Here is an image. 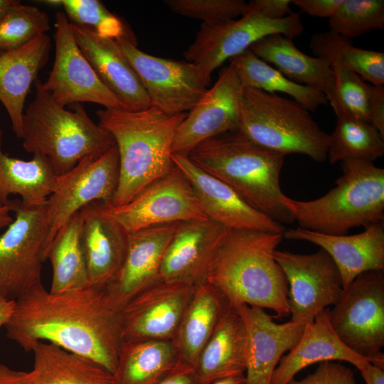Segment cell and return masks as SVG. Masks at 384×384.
<instances>
[{
    "label": "cell",
    "instance_id": "83f0119b",
    "mask_svg": "<svg viewBox=\"0 0 384 384\" xmlns=\"http://www.w3.org/2000/svg\"><path fill=\"white\" fill-rule=\"evenodd\" d=\"M250 49L292 81L321 92L328 101L332 98L335 75L331 65L322 58L301 51L292 38L272 34L258 41Z\"/></svg>",
    "mask_w": 384,
    "mask_h": 384
},
{
    "label": "cell",
    "instance_id": "f1b7e54d",
    "mask_svg": "<svg viewBox=\"0 0 384 384\" xmlns=\"http://www.w3.org/2000/svg\"><path fill=\"white\" fill-rule=\"evenodd\" d=\"M247 333L244 322L231 308L203 348L195 369L204 384L245 374Z\"/></svg>",
    "mask_w": 384,
    "mask_h": 384
},
{
    "label": "cell",
    "instance_id": "8992f818",
    "mask_svg": "<svg viewBox=\"0 0 384 384\" xmlns=\"http://www.w3.org/2000/svg\"><path fill=\"white\" fill-rule=\"evenodd\" d=\"M35 96L23 117L22 145L28 153L50 161L56 175H62L87 156H99L112 147V136L94 122L80 103L65 110L58 104L39 79Z\"/></svg>",
    "mask_w": 384,
    "mask_h": 384
},
{
    "label": "cell",
    "instance_id": "db71d44e",
    "mask_svg": "<svg viewBox=\"0 0 384 384\" xmlns=\"http://www.w3.org/2000/svg\"><path fill=\"white\" fill-rule=\"evenodd\" d=\"M1 206V205H0V206ZM3 206H4V205H3Z\"/></svg>",
    "mask_w": 384,
    "mask_h": 384
},
{
    "label": "cell",
    "instance_id": "9c48e42d",
    "mask_svg": "<svg viewBox=\"0 0 384 384\" xmlns=\"http://www.w3.org/2000/svg\"><path fill=\"white\" fill-rule=\"evenodd\" d=\"M332 329L349 348L384 369V273L365 272L343 289L329 309Z\"/></svg>",
    "mask_w": 384,
    "mask_h": 384
},
{
    "label": "cell",
    "instance_id": "8fae6325",
    "mask_svg": "<svg viewBox=\"0 0 384 384\" xmlns=\"http://www.w3.org/2000/svg\"><path fill=\"white\" fill-rule=\"evenodd\" d=\"M119 176L116 145L101 155L82 159L69 171L57 175L46 203L49 248L59 230L83 208L94 202L112 206Z\"/></svg>",
    "mask_w": 384,
    "mask_h": 384
},
{
    "label": "cell",
    "instance_id": "836d02e7",
    "mask_svg": "<svg viewBox=\"0 0 384 384\" xmlns=\"http://www.w3.org/2000/svg\"><path fill=\"white\" fill-rule=\"evenodd\" d=\"M309 48L316 57L331 67L341 68L358 75L373 85L384 84V53L357 48L351 39L331 31L314 33Z\"/></svg>",
    "mask_w": 384,
    "mask_h": 384
},
{
    "label": "cell",
    "instance_id": "ab89813d",
    "mask_svg": "<svg viewBox=\"0 0 384 384\" xmlns=\"http://www.w3.org/2000/svg\"><path fill=\"white\" fill-rule=\"evenodd\" d=\"M335 87L330 101L336 117L349 116L370 123L368 83L350 70L332 67Z\"/></svg>",
    "mask_w": 384,
    "mask_h": 384
},
{
    "label": "cell",
    "instance_id": "e0dca14e",
    "mask_svg": "<svg viewBox=\"0 0 384 384\" xmlns=\"http://www.w3.org/2000/svg\"><path fill=\"white\" fill-rule=\"evenodd\" d=\"M243 85L234 64L225 67L213 86L179 124L172 154L188 156L202 142L238 129Z\"/></svg>",
    "mask_w": 384,
    "mask_h": 384
},
{
    "label": "cell",
    "instance_id": "52a82bcc",
    "mask_svg": "<svg viewBox=\"0 0 384 384\" xmlns=\"http://www.w3.org/2000/svg\"><path fill=\"white\" fill-rule=\"evenodd\" d=\"M257 144L284 156L303 154L321 163L329 134L294 100L244 86L238 129Z\"/></svg>",
    "mask_w": 384,
    "mask_h": 384
},
{
    "label": "cell",
    "instance_id": "b9f144b4",
    "mask_svg": "<svg viewBox=\"0 0 384 384\" xmlns=\"http://www.w3.org/2000/svg\"><path fill=\"white\" fill-rule=\"evenodd\" d=\"M334 361L321 362L314 373L299 380L293 378L287 384H356L352 369Z\"/></svg>",
    "mask_w": 384,
    "mask_h": 384
},
{
    "label": "cell",
    "instance_id": "8d00e7d4",
    "mask_svg": "<svg viewBox=\"0 0 384 384\" xmlns=\"http://www.w3.org/2000/svg\"><path fill=\"white\" fill-rule=\"evenodd\" d=\"M61 5L70 23L90 28L98 35L112 39L123 37L137 45L134 33L117 16L97 0H52Z\"/></svg>",
    "mask_w": 384,
    "mask_h": 384
},
{
    "label": "cell",
    "instance_id": "ac0fdd59",
    "mask_svg": "<svg viewBox=\"0 0 384 384\" xmlns=\"http://www.w3.org/2000/svg\"><path fill=\"white\" fill-rule=\"evenodd\" d=\"M185 175L208 218L228 230H250L282 234L284 225L257 210L231 187L196 166L187 156L171 154Z\"/></svg>",
    "mask_w": 384,
    "mask_h": 384
},
{
    "label": "cell",
    "instance_id": "ee69618b",
    "mask_svg": "<svg viewBox=\"0 0 384 384\" xmlns=\"http://www.w3.org/2000/svg\"><path fill=\"white\" fill-rule=\"evenodd\" d=\"M370 124L384 137V87L368 83Z\"/></svg>",
    "mask_w": 384,
    "mask_h": 384
},
{
    "label": "cell",
    "instance_id": "bcb514c9",
    "mask_svg": "<svg viewBox=\"0 0 384 384\" xmlns=\"http://www.w3.org/2000/svg\"><path fill=\"white\" fill-rule=\"evenodd\" d=\"M159 384H204L195 367L178 358L175 366Z\"/></svg>",
    "mask_w": 384,
    "mask_h": 384
},
{
    "label": "cell",
    "instance_id": "484cf974",
    "mask_svg": "<svg viewBox=\"0 0 384 384\" xmlns=\"http://www.w3.org/2000/svg\"><path fill=\"white\" fill-rule=\"evenodd\" d=\"M50 48V38L43 33L18 48L0 53V101L10 117L14 132L20 139L26 97L46 64Z\"/></svg>",
    "mask_w": 384,
    "mask_h": 384
},
{
    "label": "cell",
    "instance_id": "603a6c76",
    "mask_svg": "<svg viewBox=\"0 0 384 384\" xmlns=\"http://www.w3.org/2000/svg\"><path fill=\"white\" fill-rule=\"evenodd\" d=\"M283 238L314 243L326 251L341 277L343 289L359 274L384 270V223L370 224L361 233L327 235L297 227L285 230Z\"/></svg>",
    "mask_w": 384,
    "mask_h": 384
},
{
    "label": "cell",
    "instance_id": "30bf717a",
    "mask_svg": "<svg viewBox=\"0 0 384 384\" xmlns=\"http://www.w3.org/2000/svg\"><path fill=\"white\" fill-rule=\"evenodd\" d=\"M304 26L299 13L281 19H270L248 12L238 19L203 23L193 42L183 52L186 60L199 70L208 87L212 73L226 60L240 55L262 38L282 34L290 38L300 36Z\"/></svg>",
    "mask_w": 384,
    "mask_h": 384
},
{
    "label": "cell",
    "instance_id": "5b68a950",
    "mask_svg": "<svg viewBox=\"0 0 384 384\" xmlns=\"http://www.w3.org/2000/svg\"><path fill=\"white\" fill-rule=\"evenodd\" d=\"M336 186L311 201L279 200L299 227L327 235H347L350 229L384 221V169L373 161L350 159L341 162Z\"/></svg>",
    "mask_w": 384,
    "mask_h": 384
},
{
    "label": "cell",
    "instance_id": "d4e9b609",
    "mask_svg": "<svg viewBox=\"0 0 384 384\" xmlns=\"http://www.w3.org/2000/svg\"><path fill=\"white\" fill-rule=\"evenodd\" d=\"M329 309L319 313L312 323L305 324L294 347L282 356L274 370L270 384H287L300 370L314 363L339 361L363 370L370 360L349 348L336 335L329 321Z\"/></svg>",
    "mask_w": 384,
    "mask_h": 384
},
{
    "label": "cell",
    "instance_id": "277c9868",
    "mask_svg": "<svg viewBox=\"0 0 384 384\" xmlns=\"http://www.w3.org/2000/svg\"><path fill=\"white\" fill-rule=\"evenodd\" d=\"M188 159L231 187L257 210L281 224L294 218L279 200V177L285 156L252 141L239 129L208 139Z\"/></svg>",
    "mask_w": 384,
    "mask_h": 384
},
{
    "label": "cell",
    "instance_id": "1f68e13d",
    "mask_svg": "<svg viewBox=\"0 0 384 384\" xmlns=\"http://www.w3.org/2000/svg\"><path fill=\"white\" fill-rule=\"evenodd\" d=\"M178 360L171 341H122L112 384H159Z\"/></svg>",
    "mask_w": 384,
    "mask_h": 384
},
{
    "label": "cell",
    "instance_id": "681fc988",
    "mask_svg": "<svg viewBox=\"0 0 384 384\" xmlns=\"http://www.w3.org/2000/svg\"><path fill=\"white\" fill-rule=\"evenodd\" d=\"M15 301L0 297V327L10 320L14 311Z\"/></svg>",
    "mask_w": 384,
    "mask_h": 384
},
{
    "label": "cell",
    "instance_id": "f907efd6",
    "mask_svg": "<svg viewBox=\"0 0 384 384\" xmlns=\"http://www.w3.org/2000/svg\"><path fill=\"white\" fill-rule=\"evenodd\" d=\"M11 208L9 203L0 206V228L8 227L14 220L11 216Z\"/></svg>",
    "mask_w": 384,
    "mask_h": 384
},
{
    "label": "cell",
    "instance_id": "60d3db41",
    "mask_svg": "<svg viewBox=\"0 0 384 384\" xmlns=\"http://www.w3.org/2000/svg\"><path fill=\"white\" fill-rule=\"evenodd\" d=\"M173 12L213 24L235 19L245 14L247 2L243 0H165Z\"/></svg>",
    "mask_w": 384,
    "mask_h": 384
},
{
    "label": "cell",
    "instance_id": "816d5d0a",
    "mask_svg": "<svg viewBox=\"0 0 384 384\" xmlns=\"http://www.w3.org/2000/svg\"><path fill=\"white\" fill-rule=\"evenodd\" d=\"M210 384H245V374H241L220 379Z\"/></svg>",
    "mask_w": 384,
    "mask_h": 384
},
{
    "label": "cell",
    "instance_id": "d6986e66",
    "mask_svg": "<svg viewBox=\"0 0 384 384\" xmlns=\"http://www.w3.org/2000/svg\"><path fill=\"white\" fill-rule=\"evenodd\" d=\"M233 308L246 329L245 384H270L281 358L297 343L304 325L292 321L277 324L265 309L245 304Z\"/></svg>",
    "mask_w": 384,
    "mask_h": 384
},
{
    "label": "cell",
    "instance_id": "cb8c5ba5",
    "mask_svg": "<svg viewBox=\"0 0 384 384\" xmlns=\"http://www.w3.org/2000/svg\"><path fill=\"white\" fill-rule=\"evenodd\" d=\"M102 204L94 202L82 209L81 245L89 284L104 289L122 266L128 233L103 213Z\"/></svg>",
    "mask_w": 384,
    "mask_h": 384
},
{
    "label": "cell",
    "instance_id": "d6a6232c",
    "mask_svg": "<svg viewBox=\"0 0 384 384\" xmlns=\"http://www.w3.org/2000/svg\"><path fill=\"white\" fill-rule=\"evenodd\" d=\"M82 219L80 210L59 230L50 246L47 260L52 267L51 293L90 286L81 245Z\"/></svg>",
    "mask_w": 384,
    "mask_h": 384
},
{
    "label": "cell",
    "instance_id": "7dc6e473",
    "mask_svg": "<svg viewBox=\"0 0 384 384\" xmlns=\"http://www.w3.org/2000/svg\"><path fill=\"white\" fill-rule=\"evenodd\" d=\"M360 372L366 384H384V369L375 367L370 363Z\"/></svg>",
    "mask_w": 384,
    "mask_h": 384
},
{
    "label": "cell",
    "instance_id": "c3c4849f",
    "mask_svg": "<svg viewBox=\"0 0 384 384\" xmlns=\"http://www.w3.org/2000/svg\"><path fill=\"white\" fill-rule=\"evenodd\" d=\"M24 373L0 363V384H23Z\"/></svg>",
    "mask_w": 384,
    "mask_h": 384
},
{
    "label": "cell",
    "instance_id": "9a60e30c",
    "mask_svg": "<svg viewBox=\"0 0 384 384\" xmlns=\"http://www.w3.org/2000/svg\"><path fill=\"white\" fill-rule=\"evenodd\" d=\"M274 258L288 282L290 321L304 325L312 323L319 313L341 297V277L323 249L311 254L276 250Z\"/></svg>",
    "mask_w": 384,
    "mask_h": 384
},
{
    "label": "cell",
    "instance_id": "44dd1931",
    "mask_svg": "<svg viewBox=\"0 0 384 384\" xmlns=\"http://www.w3.org/2000/svg\"><path fill=\"white\" fill-rule=\"evenodd\" d=\"M70 23L80 51L126 109L137 111L149 108V96L116 40L101 36L89 27Z\"/></svg>",
    "mask_w": 384,
    "mask_h": 384
},
{
    "label": "cell",
    "instance_id": "4fadbf2b",
    "mask_svg": "<svg viewBox=\"0 0 384 384\" xmlns=\"http://www.w3.org/2000/svg\"><path fill=\"white\" fill-rule=\"evenodd\" d=\"M196 284L159 278L119 309L123 341H173Z\"/></svg>",
    "mask_w": 384,
    "mask_h": 384
},
{
    "label": "cell",
    "instance_id": "7a4b0ae2",
    "mask_svg": "<svg viewBox=\"0 0 384 384\" xmlns=\"http://www.w3.org/2000/svg\"><path fill=\"white\" fill-rule=\"evenodd\" d=\"M282 234L229 230L203 281L217 288L232 307L247 304L273 311L278 318L290 315L288 282L274 258Z\"/></svg>",
    "mask_w": 384,
    "mask_h": 384
},
{
    "label": "cell",
    "instance_id": "4dcf8cb0",
    "mask_svg": "<svg viewBox=\"0 0 384 384\" xmlns=\"http://www.w3.org/2000/svg\"><path fill=\"white\" fill-rule=\"evenodd\" d=\"M0 129V205L9 201L11 195H19L27 207L45 205L50 195L57 175L49 159L33 154L24 161L3 153Z\"/></svg>",
    "mask_w": 384,
    "mask_h": 384
},
{
    "label": "cell",
    "instance_id": "d590c367",
    "mask_svg": "<svg viewBox=\"0 0 384 384\" xmlns=\"http://www.w3.org/2000/svg\"><path fill=\"white\" fill-rule=\"evenodd\" d=\"M384 154V137L368 122L351 117H336L329 134L327 158L331 164L350 159L371 161Z\"/></svg>",
    "mask_w": 384,
    "mask_h": 384
},
{
    "label": "cell",
    "instance_id": "7402d4cb",
    "mask_svg": "<svg viewBox=\"0 0 384 384\" xmlns=\"http://www.w3.org/2000/svg\"><path fill=\"white\" fill-rule=\"evenodd\" d=\"M228 229L209 219L177 224L161 261L160 278L197 284L207 269Z\"/></svg>",
    "mask_w": 384,
    "mask_h": 384
},
{
    "label": "cell",
    "instance_id": "5bb4252c",
    "mask_svg": "<svg viewBox=\"0 0 384 384\" xmlns=\"http://www.w3.org/2000/svg\"><path fill=\"white\" fill-rule=\"evenodd\" d=\"M115 40L139 76L151 106L167 114L186 113L206 92L203 78L192 63L149 55L123 37Z\"/></svg>",
    "mask_w": 384,
    "mask_h": 384
},
{
    "label": "cell",
    "instance_id": "6da1fadb",
    "mask_svg": "<svg viewBox=\"0 0 384 384\" xmlns=\"http://www.w3.org/2000/svg\"><path fill=\"white\" fill-rule=\"evenodd\" d=\"M6 336L26 352L48 341L92 360L112 375L122 343L119 310L103 288L51 293L42 283L15 301Z\"/></svg>",
    "mask_w": 384,
    "mask_h": 384
},
{
    "label": "cell",
    "instance_id": "74e56055",
    "mask_svg": "<svg viewBox=\"0 0 384 384\" xmlns=\"http://www.w3.org/2000/svg\"><path fill=\"white\" fill-rule=\"evenodd\" d=\"M49 29L45 11L19 1L0 18V53L18 48Z\"/></svg>",
    "mask_w": 384,
    "mask_h": 384
},
{
    "label": "cell",
    "instance_id": "ba28073f",
    "mask_svg": "<svg viewBox=\"0 0 384 384\" xmlns=\"http://www.w3.org/2000/svg\"><path fill=\"white\" fill-rule=\"evenodd\" d=\"M9 203L15 217L0 235V297L16 301L42 283L48 223L46 204L27 207L21 200Z\"/></svg>",
    "mask_w": 384,
    "mask_h": 384
},
{
    "label": "cell",
    "instance_id": "ffe728a7",
    "mask_svg": "<svg viewBox=\"0 0 384 384\" xmlns=\"http://www.w3.org/2000/svg\"><path fill=\"white\" fill-rule=\"evenodd\" d=\"M177 224L161 225L128 233L122 266L104 288L119 310L133 296L160 278L164 254Z\"/></svg>",
    "mask_w": 384,
    "mask_h": 384
},
{
    "label": "cell",
    "instance_id": "f6af8a7d",
    "mask_svg": "<svg viewBox=\"0 0 384 384\" xmlns=\"http://www.w3.org/2000/svg\"><path fill=\"white\" fill-rule=\"evenodd\" d=\"M343 0H294L292 3L314 17L331 18Z\"/></svg>",
    "mask_w": 384,
    "mask_h": 384
},
{
    "label": "cell",
    "instance_id": "4316f807",
    "mask_svg": "<svg viewBox=\"0 0 384 384\" xmlns=\"http://www.w3.org/2000/svg\"><path fill=\"white\" fill-rule=\"evenodd\" d=\"M231 308L217 288L206 281L197 283L172 341L178 358L195 367L203 348Z\"/></svg>",
    "mask_w": 384,
    "mask_h": 384
},
{
    "label": "cell",
    "instance_id": "7bdbcfd3",
    "mask_svg": "<svg viewBox=\"0 0 384 384\" xmlns=\"http://www.w3.org/2000/svg\"><path fill=\"white\" fill-rule=\"evenodd\" d=\"M291 4L290 0H252L247 2L245 14L254 11L270 19H281L293 13Z\"/></svg>",
    "mask_w": 384,
    "mask_h": 384
},
{
    "label": "cell",
    "instance_id": "f35d334b",
    "mask_svg": "<svg viewBox=\"0 0 384 384\" xmlns=\"http://www.w3.org/2000/svg\"><path fill=\"white\" fill-rule=\"evenodd\" d=\"M330 31L348 38L384 28L383 0H343L329 18Z\"/></svg>",
    "mask_w": 384,
    "mask_h": 384
},
{
    "label": "cell",
    "instance_id": "3957f363",
    "mask_svg": "<svg viewBox=\"0 0 384 384\" xmlns=\"http://www.w3.org/2000/svg\"><path fill=\"white\" fill-rule=\"evenodd\" d=\"M96 114L117 148L119 176L112 206H120L175 166L172 144L187 112L171 115L150 106L137 111L103 108Z\"/></svg>",
    "mask_w": 384,
    "mask_h": 384
},
{
    "label": "cell",
    "instance_id": "2e32d148",
    "mask_svg": "<svg viewBox=\"0 0 384 384\" xmlns=\"http://www.w3.org/2000/svg\"><path fill=\"white\" fill-rule=\"evenodd\" d=\"M55 54L44 89L60 105L92 102L105 109L127 110L101 81L80 51L65 14L58 11L55 22Z\"/></svg>",
    "mask_w": 384,
    "mask_h": 384
},
{
    "label": "cell",
    "instance_id": "7c38bea8",
    "mask_svg": "<svg viewBox=\"0 0 384 384\" xmlns=\"http://www.w3.org/2000/svg\"><path fill=\"white\" fill-rule=\"evenodd\" d=\"M102 210L127 233L161 225L208 218L192 186L176 165L127 203L120 206L102 204Z\"/></svg>",
    "mask_w": 384,
    "mask_h": 384
},
{
    "label": "cell",
    "instance_id": "f546056e",
    "mask_svg": "<svg viewBox=\"0 0 384 384\" xmlns=\"http://www.w3.org/2000/svg\"><path fill=\"white\" fill-rule=\"evenodd\" d=\"M33 367L23 384H112L113 375L92 360L45 341L33 347Z\"/></svg>",
    "mask_w": 384,
    "mask_h": 384
},
{
    "label": "cell",
    "instance_id": "f5cc1de1",
    "mask_svg": "<svg viewBox=\"0 0 384 384\" xmlns=\"http://www.w3.org/2000/svg\"><path fill=\"white\" fill-rule=\"evenodd\" d=\"M17 0H0V18L6 13V11L13 6L18 3Z\"/></svg>",
    "mask_w": 384,
    "mask_h": 384
},
{
    "label": "cell",
    "instance_id": "e575fe53",
    "mask_svg": "<svg viewBox=\"0 0 384 384\" xmlns=\"http://www.w3.org/2000/svg\"><path fill=\"white\" fill-rule=\"evenodd\" d=\"M230 61L234 64L244 86L269 93L287 94L311 112L328 103L323 93L288 79L277 69L258 58L250 48Z\"/></svg>",
    "mask_w": 384,
    "mask_h": 384
}]
</instances>
